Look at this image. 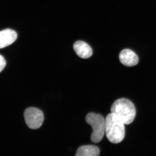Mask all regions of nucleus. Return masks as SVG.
Returning <instances> with one entry per match:
<instances>
[{
  "label": "nucleus",
  "instance_id": "f257e3e1",
  "mask_svg": "<svg viewBox=\"0 0 156 156\" xmlns=\"http://www.w3.org/2000/svg\"><path fill=\"white\" fill-rule=\"evenodd\" d=\"M111 113L125 125L131 124L136 116L134 105L126 98H119L113 103Z\"/></svg>",
  "mask_w": 156,
  "mask_h": 156
},
{
  "label": "nucleus",
  "instance_id": "f03ea898",
  "mask_svg": "<svg viewBox=\"0 0 156 156\" xmlns=\"http://www.w3.org/2000/svg\"><path fill=\"white\" fill-rule=\"evenodd\" d=\"M105 133L109 141L113 144L119 143L125 137V124L112 113L105 119Z\"/></svg>",
  "mask_w": 156,
  "mask_h": 156
},
{
  "label": "nucleus",
  "instance_id": "7ed1b4c3",
  "mask_svg": "<svg viewBox=\"0 0 156 156\" xmlns=\"http://www.w3.org/2000/svg\"><path fill=\"white\" fill-rule=\"evenodd\" d=\"M86 121L92 128L91 136L92 142H100L105 133V119L101 115L91 112L87 115Z\"/></svg>",
  "mask_w": 156,
  "mask_h": 156
},
{
  "label": "nucleus",
  "instance_id": "20e7f679",
  "mask_svg": "<svg viewBox=\"0 0 156 156\" xmlns=\"http://www.w3.org/2000/svg\"><path fill=\"white\" fill-rule=\"evenodd\" d=\"M24 119L29 128L31 129H37L42 126L44 121L43 112L38 108L30 107L24 112Z\"/></svg>",
  "mask_w": 156,
  "mask_h": 156
},
{
  "label": "nucleus",
  "instance_id": "39448f33",
  "mask_svg": "<svg viewBox=\"0 0 156 156\" xmlns=\"http://www.w3.org/2000/svg\"><path fill=\"white\" fill-rule=\"evenodd\" d=\"M119 58L122 64L129 67L136 65L139 61L136 53L128 49H124L120 52Z\"/></svg>",
  "mask_w": 156,
  "mask_h": 156
},
{
  "label": "nucleus",
  "instance_id": "423d86ee",
  "mask_svg": "<svg viewBox=\"0 0 156 156\" xmlns=\"http://www.w3.org/2000/svg\"><path fill=\"white\" fill-rule=\"evenodd\" d=\"M17 33L10 29L0 31V49L13 44L17 40Z\"/></svg>",
  "mask_w": 156,
  "mask_h": 156
},
{
  "label": "nucleus",
  "instance_id": "0eeeda50",
  "mask_svg": "<svg viewBox=\"0 0 156 156\" xmlns=\"http://www.w3.org/2000/svg\"><path fill=\"white\" fill-rule=\"evenodd\" d=\"M74 50L79 57L83 58H89L93 53L92 48L86 42L77 41L73 45Z\"/></svg>",
  "mask_w": 156,
  "mask_h": 156
},
{
  "label": "nucleus",
  "instance_id": "6e6552de",
  "mask_svg": "<svg viewBox=\"0 0 156 156\" xmlns=\"http://www.w3.org/2000/svg\"><path fill=\"white\" fill-rule=\"evenodd\" d=\"M100 154L99 148L95 145H83L78 149L76 156H98Z\"/></svg>",
  "mask_w": 156,
  "mask_h": 156
},
{
  "label": "nucleus",
  "instance_id": "1a4fd4ad",
  "mask_svg": "<svg viewBox=\"0 0 156 156\" xmlns=\"http://www.w3.org/2000/svg\"><path fill=\"white\" fill-rule=\"evenodd\" d=\"M6 62L5 58L0 55V72L2 71L5 67Z\"/></svg>",
  "mask_w": 156,
  "mask_h": 156
}]
</instances>
